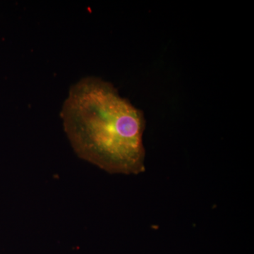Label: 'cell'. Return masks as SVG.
Segmentation results:
<instances>
[{
	"mask_svg": "<svg viewBox=\"0 0 254 254\" xmlns=\"http://www.w3.org/2000/svg\"><path fill=\"white\" fill-rule=\"evenodd\" d=\"M61 118L79 158L110 174L145 172L144 114L112 83L93 76L74 83Z\"/></svg>",
	"mask_w": 254,
	"mask_h": 254,
	"instance_id": "6da1fadb",
	"label": "cell"
}]
</instances>
